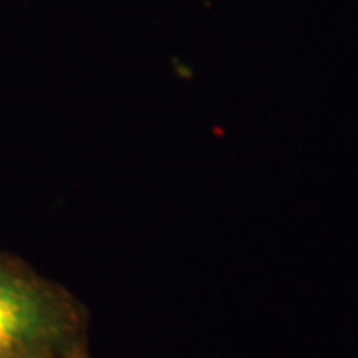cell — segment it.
<instances>
[{
    "label": "cell",
    "instance_id": "obj_1",
    "mask_svg": "<svg viewBox=\"0 0 358 358\" xmlns=\"http://www.w3.org/2000/svg\"><path fill=\"white\" fill-rule=\"evenodd\" d=\"M74 296L0 253V358H40L86 346Z\"/></svg>",
    "mask_w": 358,
    "mask_h": 358
},
{
    "label": "cell",
    "instance_id": "obj_2",
    "mask_svg": "<svg viewBox=\"0 0 358 358\" xmlns=\"http://www.w3.org/2000/svg\"><path fill=\"white\" fill-rule=\"evenodd\" d=\"M40 358H92L86 350V346L70 350V352H60V355H50V357H40Z\"/></svg>",
    "mask_w": 358,
    "mask_h": 358
}]
</instances>
